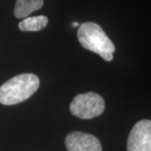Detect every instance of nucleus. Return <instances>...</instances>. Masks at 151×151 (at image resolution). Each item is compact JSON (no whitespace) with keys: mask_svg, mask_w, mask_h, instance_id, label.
<instances>
[{"mask_svg":"<svg viewBox=\"0 0 151 151\" xmlns=\"http://www.w3.org/2000/svg\"><path fill=\"white\" fill-rule=\"evenodd\" d=\"M128 151H151V121L140 120L132 129L127 144Z\"/></svg>","mask_w":151,"mask_h":151,"instance_id":"20e7f679","label":"nucleus"},{"mask_svg":"<svg viewBox=\"0 0 151 151\" xmlns=\"http://www.w3.org/2000/svg\"><path fill=\"white\" fill-rule=\"evenodd\" d=\"M104 101L96 93L89 92L77 95L70 104V112L80 119H93L104 111Z\"/></svg>","mask_w":151,"mask_h":151,"instance_id":"7ed1b4c3","label":"nucleus"},{"mask_svg":"<svg viewBox=\"0 0 151 151\" xmlns=\"http://www.w3.org/2000/svg\"><path fill=\"white\" fill-rule=\"evenodd\" d=\"M67 151H101V144L93 134L73 132L66 136Z\"/></svg>","mask_w":151,"mask_h":151,"instance_id":"39448f33","label":"nucleus"},{"mask_svg":"<svg viewBox=\"0 0 151 151\" xmlns=\"http://www.w3.org/2000/svg\"><path fill=\"white\" fill-rule=\"evenodd\" d=\"M44 0H17L16 1L14 15L16 18H27L31 13L42 8Z\"/></svg>","mask_w":151,"mask_h":151,"instance_id":"423d86ee","label":"nucleus"},{"mask_svg":"<svg viewBox=\"0 0 151 151\" xmlns=\"http://www.w3.org/2000/svg\"><path fill=\"white\" fill-rule=\"evenodd\" d=\"M48 24V18L45 16L25 18L19 24V28L22 31H39L46 27Z\"/></svg>","mask_w":151,"mask_h":151,"instance_id":"0eeeda50","label":"nucleus"},{"mask_svg":"<svg viewBox=\"0 0 151 151\" xmlns=\"http://www.w3.org/2000/svg\"><path fill=\"white\" fill-rule=\"evenodd\" d=\"M40 85L38 76L32 73H22L9 79L0 86V104L14 105L29 99Z\"/></svg>","mask_w":151,"mask_h":151,"instance_id":"f257e3e1","label":"nucleus"},{"mask_svg":"<svg viewBox=\"0 0 151 151\" xmlns=\"http://www.w3.org/2000/svg\"><path fill=\"white\" fill-rule=\"evenodd\" d=\"M72 25H73V27H78L79 24H78V22H73Z\"/></svg>","mask_w":151,"mask_h":151,"instance_id":"6e6552de","label":"nucleus"},{"mask_svg":"<svg viewBox=\"0 0 151 151\" xmlns=\"http://www.w3.org/2000/svg\"><path fill=\"white\" fill-rule=\"evenodd\" d=\"M77 37L86 50L99 55L107 62L113 60L115 46L99 24L92 22L82 24L77 31Z\"/></svg>","mask_w":151,"mask_h":151,"instance_id":"f03ea898","label":"nucleus"}]
</instances>
